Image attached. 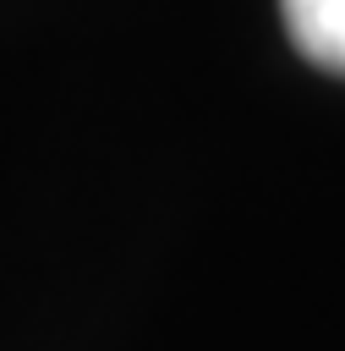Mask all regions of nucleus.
Here are the masks:
<instances>
[{"label": "nucleus", "instance_id": "obj_1", "mask_svg": "<svg viewBox=\"0 0 345 351\" xmlns=\"http://www.w3.org/2000/svg\"><path fill=\"white\" fill-rule=\"evenodd\" d=\"M285 27L312 66L345 71V0H285Z\"/></svg>", "mask_w": 345, "mask_h": 351}]
</instances>
